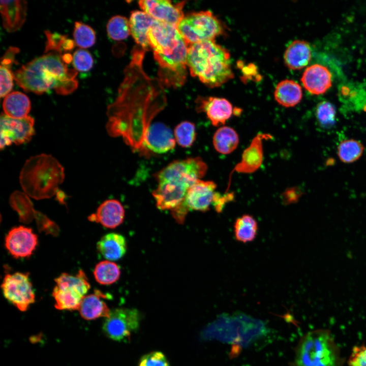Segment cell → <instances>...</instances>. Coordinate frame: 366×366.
I'll list each match as a JSON object with an SVG mask.
<instances>
[{
	"label": "cell",
	"instance_id": "obj_2",
	"mask_svg": "<svg viewBox=\"0 0 366 366\" xmlns=\"http://www.w3.org/2000/svg\"><path fill=\"white\" fill-rule=\"evenodd\" d=\"M187 63L191 75L210 87L221 86L233 77L230 53L215 40L188 46Z\"/></svg>",
	"mask_w": 366,
	"mask_h": 366
},
{
	"label": "cell",
	"instance_id": "obj_14",
	"mask_svg": "<svg viewBox=\"0 0 366 366\" xmlns=\"http://www.w3.org/2000/svg\"><path fill=\"white\" fill-rule=\"evenodd\" d=\"M216 188L212 181L199 179L188 189L182 202L189 210L206 211L212 204Z\"/></svg>",
	"mask_w": 366,
	"mask_h": 366
},
{
	"label": "cell",
	"instance_id": "obj_21",
	"mask_svg": "<svg viewBox=\"0 0 366 366\" xmlns=\"http://www.w3.org/2000/svg\"><path fill=\"white\" fill-rule=\"evenodd\" d=\"M0 10L3 25L9 32L18 30L24 23L27 10L25 1H1Z\"/></svg>",
	"mask_w": 366,
	"mask_h": 366
},
{
	"label": "cell",
	"instance_id": "obj_34",
	"mask_svg": "<svg viewBox=\"0 0 366 366\" xmlns=\"http://www.w3.org/2000/svg\"><path fill=\"white\" fill-rule=\"evenodd\" d=\"M174 133L176 142L183 147H191L196 139L195 126L190 121L179 123L175 128Z\"/></svg>",
	"mask_w": 366,
	"mask_h": 366
},
{
	"label": "cell",
	"instance_id": "obj_43",
	"mask_svg": "<svg viewBox=\"0 0 366 366\" xmlns=\"http://www.w3.org/2000/svg\"><path fill=\"white\" fill-rule=\"evenodd\" d=\"M300 194L295 188L288 189L284 193V199L287 203H292L296 201L299 197Z\"/></svg>",
	"mask_w": 366,
	"mask_h": 366
},
{
	"label": "cell",
	"instance_id": "obj_22",
	"mask_svg": "<svg viewBox=\"0 0 366 366\" xmlns=\"http://www.w3.org/2000/svg\"><path fill=\"white\" fill-rule=\"evenodd\" d=\"M157 21L143 11L135 10L131 13L129 20L131 34L137 44L145 50L150 48L148 32Z\"/></svg>",
	"mask_w": 366,
	"mask_h": 366
},
{
	"label": "cell",
	"instance_id": "obj_10",
	"mask_svg": "<svg viewBox=\"0 0 366 366\" xmlns=\"http://www.w3.org/2000/svg\"><path fill=\"white\" fill-rule=\"evenodd\" d=\"M147 39L154 54L163 56L173 54L185 41L177 26L159 21L148 30Z\"/></svg>",
	"mask_w": 366,
	"mask_h": 366
},
{
	"label": "cell",
	"instance_id": "obj_20",
	"mask_svg": "<svg viewBox=\"0 0 366 366\" xmlns=\"http://www.w3.org/2000/svg\"><path fill=\"white\" fill-rule=\"evenodd\" d=\"M124 217L125 210L121 203L115 199H108L100 205L96 212L89 216L88 220L113 229L123 223Z\"/></svg>",
	"mask_w": 366,
	"mask_h": 366
},
{
	"label": "cell",
	"instance_id": "obj_28",
	"mask_svg": "<svg viewBox=\"0 0 366 366\" xmlns=\"http://www.w3.org/2000/svg\"><path fill=\"white\" fill-rule=\"evenodd\" d=\"M212 143L215 149L219 153L228 155L237 147L239 137L236 131L229 126H222L215 133Z\"/></svg>",
	"mask_w": 366,
	"mask_h": 366
},
{
	"label": "cell",
	"instance_id": "obj_5",
	"mask_svg": "<svg viewBox=\"0 0 366 366\" xmlns=\"http://www.w3.org/2000/svg\"><path fill=\"white\" fill-rule=\"evenodd\" d=\"M177 28L188 46L215 40L225 30L224 25L209 11L189 13L184 16Z\"/></svg>",
	"mask_w": 366,
	"mask_h": 366
},
{
	"label": "cell",
	"instance_id": "obj_15",
	"mask_svg": "<svg viewBox=\"0 0 366 366\" xmlns=\"http://www.w3.org/2000/svg\"><path fill=\"white\" fill-rule=\"evenodd\" d=\"M196 109L198 112H205L215 126L224 125L233 112L232 105L227 100L212 97H198Z\"/></svg>",
	"mask_w": 366,
	"mask_h": 366
},
{
	"label": "cell",
	"instance_id": "obj_3",
	"mask_svg": "<svg viewBox=\"0 0 366 366\" xmlns=\"http://www.w3.org/2000/svg\"><path fill=\"white\" fill-rule=\"evenodd\" d=\"M64 179L63 166L56 158L45 154L27 159L19 176L24 192L37 200L49 198L57 194Z\"/></svg>",
	"mask_w": 366,
	"mask_h": 366
},
{
	"label": "cell",
	"instance_id": "obj_37",
	"mask_svg": "<svg viewBox=\"0 0 366 366\" xmlns=\"http://www.w3.org/2000/svg\"><path fill=\"white\" fill-rule=\"evenodd\" d=\"M73 64L76 70L85 72L93 66L94 60L90 53L83 49L76 50L73 55Z\"/></svg>",
	"mask_w": 366,
	"mask_h": 366
},
{
	"label": "cell",
	"instance_id": "obj_13",
	"mask_svg": "<svg viewBox=\"0 0 366 366\" xmlns=\"http://www.w3.org/2000/svg\"><path fill=\"white\" fill-rule=\"evenodd\" d=\"M185 3L175 4L168 0H142L139 5L143 12L156 20L177 26L184 17Z\"/></svg>",
	"mask_w": 366,
	"mask_h": 366
},
{
	"label": "cell",
	"instance_id": "obj_9",
	"mask_svg": "<svg viewBox=\"0 0 366 366\" xmlns=\"http://www.w3.org/2000/svg\"><path fill=\"white\" fill-rule=\"evenodd\" d=\"M4 297L21 311H25L35 300L29 273L6 274L1 285Z\"/></svg>",
	"mask_w": 366,
	"mask_h": 366
},
{
	"label": "cell",
	"instance_id": "obj_35",
	"mask_svg": "<svg viewBox=\"0 0 366 366\" xmlns=\"http://www.w3.org/2000/svg\"><path fill=\"white\" fill-rule=\"evenodd\" d=\"M73 37L75 44L82 48L93 46L96 41V34L89 25L82 22H75Z\"/></svg>",
	"mask_w": 366,
	"mask_h": 366
},
{
	"label": "cell",
	"instance_id": "obj_41",
	"mask_svg": "<svg viewBox=\"0 0 366 366\" xmlns=\"http://www.w3.org/2000/svg\"><path fill=\"white\" fill-rule=\"evenodd\" d=\"M349 366H366V345L356 346L348 360Z\"/></svg>",
	"mask_w": 366,
	"mask_h": 366
},
{
	"label": "cell",
	"instance_id": "obj_45",
	"mask_svg": "<svg viewBox=\"0 0 366 366\" xmlns=\"http://www.w3.org/2000/svg\"><path fill=\"white\" fill-rule=\"evenodd\" d=\"M62 58L64 62L68 64L70 63L72 60H73V56H72L70 53H67L62 55Z\"/></svg>",
	"mask_w": 366,
	"mask_h": 366
},
{
	"label": "cell",
	"instance_id": "obj_27",
	"mask_svg": "<svg viewBox=\"0 0 366 366\" xmlns=\"http://www.w3.org/2000/svg\"><path fill=\"white\" fill-rule=\"evenodd\" d=\"M274 97L277 102L286 107H293L298 104L302 97L300 85L294 80L286 79L276 86Z\"/></svg>",
	"mask_w": 366,
	"mask_h": 366
},
{
	"label": "cell",
	"instance_id": "obj_6",
	"mask_svg": "<svg viewBox=\"0 0 366 366\" xmlns=\"http://www.w3.org/2000/svg\"><path fill=\"white\" fill-rule=\"evenodd\" d=\"M52 292L55 307L61 310H78L82 299L90 289L84 272L80 269L75 275L63 273L55 279Z\"/></svg>",
	"mask_w": 366,
	"mask_h": 366
},
{
	"label": "cell",
	"instance_id": "obj_4",
	"mask_svg": "<svg viewBox=\"0 0 366 366\" xmlns=\"http://www.w3.org/2000/svg\"><path fill=\"white\" fill-rule=\"evenodd\" d=\"M344 359L330 331H309L300 340L292 366H342Z\"/></svg>",
	"mask_w": 366,
	"mask_h": 366
},
{
	"label": "cell",
	"instance_id": "obj_7",
	"mask_svg": "<svg viewBox=\"0 0 366 366\" xmlns=\"http://www.w3.org/2000/svg\"><path fill=\"white\" fill-rule=\"evenodd\" d=\"M207 165L200 157L174 161L157 172V182L173 181L190 187L206 174Z\"/></svg>",
	"mask_w": 366,
	"mask_h": 366
},
{
	"label": "cell",
	"instance_id": "obj_11",
	"mask_svg": "<svg viewBox=\"0 0 366 366\" xmlns=\"http://www.w3.org/2000/svg\"><path fill=\"white\" fill-rule=\"evenodd\" d=\"M34 119L27 116L16 119L10 117L4 113L1 116V149L15 143L22 144L29 142L35 134Z\"/></svg>",
	"mask_w": 366,
	"mask_h": 366
},
{
	"label": "cell",
	"instance_id": "obj_39",
	"mask_svg": "<svg viewBox=\"0 0 366 366\" xmlns=\"http://www.w3.org/2000/svg\"><path fill=\"white\" fill-rule=\"evenodd\" d=\"M139 366H170L165 355L159 351H154L144 355L140 359Z\"/></svg>",
	"mask_w": 366,
	"mask_h": 366
},
{
	"label": "cell",
	"instance_id": "obj_18",
	"mask_svg": "<svg viewBox=\"0 0 366 366\" xmlns=\"http://www.w3.org/2000/svg\"><path fill=\"white\" fill-rule=\"evenodd\" d=\"M271 138L270 135L260 133L252 140L251 143L243 151L241 159L231 172L251 173L261 166L263 159V140Z\"/></svg>",
	"mask_w": 366,
	"mask_h": 366
},
{
	"label": "cell",
	"instance_id": "obj_29",
	"mask_svg": "<svg viewBox=\"0 0 366 366\" xmlns=\"http://www.w3.org/2000/svg\"><path fill=\"white\" fill-rule=\"evenodd\" d=\"M28 197L24 192L16 191L9 199L11 206L18 213L20 221L23 222H29L34 218H37L39 212L34 209Z\"/></svg>",
	"mask_w": 366,
	"mask_h": 366
},
{
	"label": "cell",
	"instance_id": "obj_23",
	"mask_svg": "<svg viewBox=\"0 0 366 366\" xmlns=\"http://www.w3.org/2000/svg\"><path fill=\"white\" fill-rule=\"evenodd\" d=\"M105 297V295L98 290H95L94 294L85 295L78 309L81 316L87 320L100 317L108 318L111 310L103 300Z\"/></svg>",
	"mask_w": 366,
	"mask_h": 366
},
{
	"label": "cell",
	"instance_id": "obj_1",
	"mask_svg": "<svg viewBox=\"0 0 366 366\" xmlns=\"http://www.w3.org/2000/svg\"><path fill=\"white\" fill-rule=\"evenodd\" d=\"M77 71L68 67L62 53L50 51L13 73L16 83L26 92L42 94L54 89L58 94L72 93L78 86Z\"/></svg>",
	"mask_w": 366,
	"mask_h": 366
},
{
	"label": "cell",
	"instance_id": "obj_30",
	"mask_svg": "<svg viewBox=\"0 0 366 366\" xmlns=\"http://www.w3.org/2000/svg\"><path fill=\"white\" fill-rule=\"evenodd\" d=\"M258 223L251 215H243L238 218L234 224V233L235 239L246 243L253 241L258 232Z\"/></svg>",
	"mask_w": 366,
	"mask_h": 366
},
{
	"label": "cell",
	"instance_id": "obj_36",
	"mask_svg": "<svg viewBox=\"0 0 366 366\" xmlns=\"http://www.w3.org/2000/svg\"><path fill=\"white\" fill-rule=\"evenodd\" d=\"M336 109L330 102L323 101L318 104L316 116L320 125L325 128L333 125L336 119Z\"/></svg>",
	"mask_w": 366,
	"mask_h": 366
},
{
	"label": "cell",
	"instance_id": "obj_8",
	"mask_svg": "<svg viewBox=\"0 0 366 366\" xmlns=\"http://www.w3.org/2000/svg\"><path fill=\"white\" fill-rule=\"evenodd\" d=\"M140 315L135 309L116 308L110 311L103 325V330L110 339L118 342L129 340L139 326Z\"/></svg>",
	"mask_w": 366,
	"mask_h": 366
},
{
	"label": "cell",
	"instance_id": "obj_16",
	"mask_svg": "<svg viewBox=\"0 0 366 366\" xmlns=\"http://www.w3.org/2000/svg\"><path fill=\"white\" fill-rule=\"evenodd\" d=\"M152 192L157 208L160 210H172L185 199L188 189L186 186L172 181L159 182Z\"/></svg>",
	"mask_w": 366,
	"mask_h": 366
},
{
	"label": "cell",
	"instance_id": "obj_24",
	"mask_svg": "<svg viewBox=\"0 0 366 366\" xmlns=\"http://www.w3.org/2000/svg\"><path fill=\"white\" fill-rule=\"evenodd\" d=\"M98 252L106 259L115 261L121 259L126 254L127 245L126 238L116 233L105 234L97 244Z\"/></svg>",
	"mask_w": 366,
	"mask_h": 366
},
{
	"label": "cell",
	"instance_id": "obj_42",
	"mask_svg": "<svg viewBox=\"0 0 366 366\" xmlns=\"http://www.w3.org/2000/svg\"><path fill=\"white\" fill-rule=\"evenodd\" d=\"M233 195L232 194L227 193V195H221L219 193L216 192L212 205L214 206L216 211L221 212L222 211L225 204L233 199Z\"/></svg>",
	"mask_w": 366,
	"mask_h": 366
},
{
	"label": "cell",
	"instance_id": "obj_44",
	"mask_svg": "<svg viewBox=\"0 0 366 366\" xmlns=\"http://www.w3.org/2000/svg\"><path fill=\"white\" fill-rule=\"evenodd\" d=\"M74 46V41L71 39H67L63 45V49L65 51L71 50L73 48Z\"/></svg>",
	"mask_w": 366,
	"mask_h": 366
},
{
	"label": "cell",
	"instance_id": "obj_12",
	"mask_svg": "<svg viewBox=\"0 0 366 366\" xmlns=\"http://www.w3.org/2000/svg\"><path fill=\"white\" fill-rule=\"evenodd\" d=\"M38 244V237L31 228L19 226L12 228L5 237V246L15 258L31 256Z\"/></svg>",
	"mask_w": 366,
	"mask_h": 366
},
{
	"label": "cell",
	"instance_id": "obj_26",
	"mask_svg": "<svg viewBox=\"0 0 366 366\" xmlns=\"http://www.w3.org/2000/svg\"><path fill=\"white\" fill-rule=\"evenodd\" d=\"M3 108L4 114L8 116L20 119L28 116L31 104L29 98L25 94L19 92H13L5 97Z\"/></svg>",
	"mask_w": 366,
	"mask_h": 366
},
{
	"label": "cell",
	"instance_id": "obj_40",
	"mask_svg": "<svg viewBox=\"0 0 366 366\" xmlns=\"http://www.w3.org/2000/svg\"><path fill=\"white\" fill-rule=\"evenodd\" d=\"M47 42L45 52L57 51L62 53L63 45L67 39V37L57 33H52L49 31H45Z\"/></svg>",
	"mask_w": 366,
	"mask_h": 366
},
{
	"label": "cell",
	"instance_id": "obj_19",
	"mask_svg": "<svg viewBox=\"0 0 366 366\" xmlns=\"http://www.w3.org/2000/svg\"><path fill=\"white\" fill-rule=\"evenodd\" d=\"M301 81L304 87L309 93L313 95H321L331 86L332 74L326 67L316 64L307 68Z\"/></svg>",
	"mask_w": 366,
	"mask_h": 366
},
{
	"label": "cell",
	"instance_id": "obj_25",
	"mask_svg": "<svg viewBox=\"0 0 366 366\" xmlns=\"http://www.w3.org/2000/svg\"><path fill=\"white\" fill-rule=\"evenodd\" d=\"M312 56L309 43L303 40H295L287 47L284 54L285 65L291 70H299L309 63Z\"/></svg>",
	"mask_w": 366,
	"mask_h": 366
},
{
	"label": "cell",
	"instance_id": "obj_38",
	"mask_svg": "<svg viewBox=\"0 0 366 366\" xmlns=\"http://www.w3.org/2000/svg\"><path fill=\"white\" fill-rule=\"evenodd\" d=\"M11 67L1 65L0 76H1V98L6 97L9 94L13 87V81L14 78L13 73L12 72Z\"/></svg>",
	"mask_w": 366,
	"mask_h": 366
},
{
	"label": "cell",
	"instance_id": "obj_33",
	"mask_svg": "<svg viewBox=\"0 0 366 366\" xmlns=\"http://www.w3.org/2000/svg\"><path fill=\"white\" fill-rule=\"evenodd\" d=\"M106 29L109 37L115 41L125 40L131 34L129 21L120 15L114 16L109 19Z\"/></svg>",
	"mask_w": 366,
	"mask_h": 366
},
{
	"label": "cell",
	"instance_id": "obj_17",
	"mask_svg": "<svg viewBox=\"0 0 366 366\" xmlns=\"http://www.w3.org/2000/svg\"><path fill=\"white\" fill-rule=\"evenodd\" d=\"M143 140L148 149L157 154L171 150L174 147L176 142L171 130L160 123L148 126L143 134Z\"/></svg>",
	"mask_w": 366,
	"mask_h": 366
},
{
	"label": "cell",
	"instance_id": "obj_32",
	"mask_svg": "<svg viewBox=\"0 0 366 366\" xmlns=\"http://www.w3.org/2000/svg\"><path fill=\"white\" fill-rule=\"evenodd\" d=\"M364 150L362 144L354 139L342 141L338 147V156L340 160L345 163H350L357 160Z\"/></svg>",
	"mask_w": 366,
	"mask_h": 366
},
{
	"label": "cell",
	"instance_id": "obj_31",
	"mask_svg": "<svg viewBox=\"0 0 366 366\" xmlns=\"http://www.w3.org/2000/svg\"><path fill=\"white\" fill-rule=\"evenodd\" d=\"M94 275L96 281L104 285H111L119 278L120 269L115 263L109 260L99 262L95 266Z\"/></svg>",
	"mask_w": 366,
	"mask_h": 366
}]
</instances>
